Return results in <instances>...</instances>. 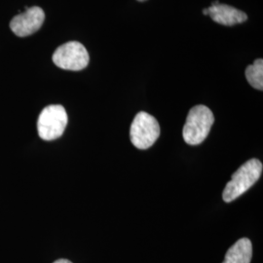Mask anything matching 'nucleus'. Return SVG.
Segmentation results:
<instances>
[{
  "label": "nucleus",
  "mask_w": 263,
  "mask_h": 263,
  "mask_svg": "<svg viewBox=\"0 0 263 263\" xmlns=\"http://www.w3.org/2000/svg\"><path fill=\"white\" fill-rule=\"evenodd\" d=\"M67 125V114L63 105L46 106L38 117L39 137L44 141H54L63 136Z\"/></svg>",
  "instance_id": "3"
},
{
  "label": "nucleus",
  "mask_w": 263,
  "mask_h": 263,
  "mask_svg": "<svg viewBox=\"0 0 263 263\" xmlns=\"http://www.w3.org/2000/svg\"><path fill=\"white\" fill-rule=\"evenodd\" d=\"M52 59L60 68L72 71L84 69L90 61L88 51L77 41H70L61 45L54 52Z\"/></svg>",
  "instance_id": "5"
},
{
  "label": "nucleus",
  "mask_w": 263,
  "mask_h": 263,
  "mask_svg": "<svg viewBox=\"0 0 263 263\" xmlns=\"http://www.w3.org/2000/svg\"><path fill=\"white\" fill-rule=\"evenodd\" d=\"M45 13L38 6L27 7L26 11L15 16L10 22L11 30L19 37H26L42 27Z\"/></svg>",
  "instance_id": "6"
},
{
  "label": "nucleus",
  "mask_w": 263,
  "mask_h": 263,
  "mask_svg": "<svg viewBox=\"0 0 263 263\" xmlns=\"http://www.w3.org/2000/svg\"><path fill=\"white\" fill-rule=\"evenodd\" d=\"M262 163L258 159L247 161L233 174L222 193L223 201L230 203L248 191L259 179L262 173Z\"/></svg>",
  "instance_id": "1"
},
{
  "label": "nucleus",
  "mask_w": 263,
  "mask_h": 263,
  "mask_svg": "<svg viewBox=\"0 0 263 263\" xmlns=\"http://www.w3.org/2000/svg\"><path fill=\"white\" fill-rule=\"evenodd\" d=\"M203 14H204V15H209V10H208V8L203 10Z\"/></svg>",
  "instance_id": "11"
},
{
  "label": "nucleus",
  "mask_w": 263,
  "mask_h": 263,
  "mask_svg": "<svg viewBox=\"0 0 263 263\" xmlns=\"http://www.w3.org/2000/svg\"><path fill=\"white\" fill-rule=\"evenodd\" d=\"M246 77L248 82L256 90H263V60L257 59L254 64L246 69Z\"/></svg>",
  "instance_id": "9"
},
{
  "label": "nucleus",
  "mask_w": 263,
  "mask_h": 263,
  "mask_svg": "<svg viewBox=\"0 0 263 263\" xmlns=\"http://www.w3.org/2000/svg\"><path fill=\"white\" fill-rule=\"evenodd\" d=\"M252 256L253 245L251 240L242 238L227 251L222 263H251Z\"/></svg>",
  "instance_id": "8"
},
{
  "label": "nucleus",
  "mask_w": 263,
  "mask_h": 263,
  "mask_svg": "<svg viewBox=\"0 0 263 263\" xmlns=\"http://www.w3.org/2000/svg\"><path fill=\"white\" fill-rule=\"evenodd\" d=\"M159 136V123L155 117L144 111L135 116L130 129V138L132 143L137 148H149L158 140Z\"/></svg>",
  "instance_id": "4"
},
{
  "label": "nucleus",
  "mask_w": 263,
  "mask_h": 263,
  "mask_svg": "<svg viewBox=\"0 0 263 263\" xmlns=\"http://www.w3.org/2000/svg\"><path fill=\"white\" fill-rule=\"evenodd\" d=\"M138 1H140V2H143V1H146V0H138Z\"/></svg>",
  "instance_id": "12"
},
{
  "label": "nucleus",
  "mask_w": 263,
  "mask_h": 263,
  "mask_svg": "<svg viewBox=\"0 0 263 263\" xmlns=\"http://www.w3.org/2000/svg\"><path fill=\"white\" fill-rule=\"evenodd\" d=\"M54 263H72L71 261H69V260H67V259H64V258H62V259H59V260H57Z\"/></svg>",
  "instance_id": "10"
},
{
  "label": "nucleus",
  "mask_w": 263,
  "mask_h": 263,
  "mask_svg": "<svg viewBox=\"0 0 263 263\" xmlns=\"http://www.w3.org/2000/svg\"><path fill=\"white\" fill-rule=\"evenodd\" d=\"M209 16L219 25L223 26H234L237 24H242L248 19L247 14L236 9L234 7L226 4H220L218 1H215L211 7H208Z\"/></svg>",
  "instance_id": "7"
},
{
  "label": "nucleus",
  "mask_w": 263,
  "mask_h": 263,
  "mask_svg": "<svg viewBox=\"0 0 263 263\" xmlns=\"http://www.w3.org/2000/svg\"><path fill=\"white\" fill-rule=\"evenodd\" d=\"M214 122V114L208 106L200 104L192 107L183 127V140L190 145L202 143L210 134Z\"/></svg>",
  "instance_id": "2"
}]
</instances>
